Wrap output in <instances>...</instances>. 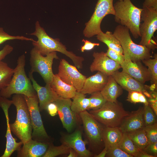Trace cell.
I'll list each match as a JSON object with an SVG mask.
<instances>
[{"mask_svg":"<svg viewBox=\"0 0 157 157\" xmlns=\"http://www.w3.org/2000/svg\"><path fill=\"white\" fill-rule=\"evenodd\" d=\"M108 76L97 72L95 74L86 78L80 92L85 94L101 92L107 83Z\"/></svg>","mask_w":157,"mask_h":157,"instance_id":"obj_22","label":"cell"},{"mask_svg":"<svg viewBox=\"0 0 157 157\" xmlns=\"http://www.w3.org/2000/svg\"><path fill=\"white\" fill-rule=\"evenodd\" d=\"M96 37L98 40L106 44L108 48L123 54V49L120 42L111 32L107 31L104 33L102 31L97 35Z\"/></svg>","mask_w":157,"mask_h":157,"instance_id":"obj_26","label":"cell"},{"mask_svg":"<svg viewBox=\"0 0 157 157\" xmlns=\"http://www.w3.org/2000/svg\"><path fill=\"white\" fill-rule=\"evenodd\" d=\"M71 109L76 114L88 110L89 105V98H86V95L81 92L76 91L74 96L72 98Z\"/></svg>","mask_w":157,"mask_h":157,"instance_id":"obj_27","label":"cell"},{"mask_svg":"<svg viewBox=\"0 0 157 157\" xmlns=\"http://www.w3.org/2000/svg\"><path fill=\"white\" fill-rule=\"evenodd\" d=\"M123 52L124 60L120 65L122 71L143 84L150 81L151 77L148 68L142 64L141 61H132L126 51L123 50Z\"/></svg>","mask_w":157,"mask_h":157,"instance_id":"obj_14","label":"cell"},{"mask_svg":"<svg viewBox=\"0 0 157 157\" xmlns=\"http://www.w3.org/2000/svg\"><path fill=\"white\" fill-rule=\"evenodd\" d=\"M82 130L78 127L72 133L62 135L61 142L74 150L79 157H91L92 153L86 148L87 142L83 140Z\"/></svg>","mask_w":157,"mask_h":157,"instance_id":"obj_16","label":"cell"},{"mask_svg":"<svg viewBox=\"0 0 157 157\" xmlns=\"http://www.w3.org/2000/svg\"><path fill=\"white\" fill-rule=\"evenodd\" d=\"M117 147L133 157H136L140 150L129 137L127 133H123L122 138Z\"/></svg>","mask_w":157,"mask_h":157,"instance_id":"obj_30","label":"cell"},{"mask_svg":"<svg viewBox=\"0 0 157 157\" xmlns=\"http://www.w3.org/2000/svg\"><path fill=\"white\" fill-rule=\"evenodd\" d=\"M22 40L30 41L34 40L23 36H12L6 33L2 27H0V45L9 40Z\"/></svg>","mask_w":157,"mask_h":157,"instance_id":"obj_36","label":"cell"},{"mask_svg":"<svg viewBox=\"0 0 157 157\" xmlns=\"http://www.w3.org/2000/svg\"><path fill=\"white\" fill-rule=\"evenodd\" d=\"M72 101L70 98L59 97L53 102L58 108V114L63 127L69 133L71 132L76 127L79 115L73 112L71 109Z\"/></svg>","mask_w":157,"mask_h":157,"instance_id":"obj_13","label":"cell"},{"mask_svg":"<svg viewBox=\"0 0 157 157\" xmlns=\"http://www.w3.org/2000/svg\"><path fill=\"white\" fill-rule=\"evenodd\" d=\"M122 89L127 91H135L142 93L147 97L150 94L146 90L145 86L137 81L127 73L118 70L114 72L111 75Z\"/></svg>","mask_w":157,"mask_h":157,"instance_id":"obj_19","label":"cell"},{"mask_svg":"<svg viewBox=\"0 0 157 157\" xmlns=\"http://www.w3.org/2000/svg\"><path fill=\"white\" fill-rule=\"evenodd\" d=\"M12 100L17 115L15 122L10 124V130L23 144L32 139L33 129L29 111L24 95L14 94Z\"/></svg>","mask_w":157,"mask_h":157,"instance_id":"obj_3","label":"cell"},{"mask_svg":"<svg viewBox=\"0 0 157 157\" xmlns=\"http://www.w3.org/2000/svg\"><path fill=\"white\" fill-rule=\"evenodd\" d=\"M89 98L90 104L88 110H95L101 107L107 101L104 98L101 92H97L91 94Z\"/></svg>","mask_w":157,"mask_h":157,"instance_id":"obj_33","label":"cell"},{"mask_svg":"<svg viewBox=\"0 0 157 157\" xmlns=\"http://www.w3.org/2000/svg\"><path fill=\"white\" fill-rule=\"evenodd\" d=\"M89 112L104 126L110 127H119L130 113L126 111L122 104L118 101H107L100 108L91 110Z\"/></svg>","mask_w":157,"mask_h":157,"instance_id":"obj_5","label":"cell"},{"mask_svg":"<svg viewBox=\"0 0 157 157\" xmlns=\"http://www.w3.org/2000/svg\"><path fill=\"white\" fill-rule=\"evenodd\" d=\"M30 113L33 132L32 139L40 142H51L44 126L40 113L37 95L32 97L24 96Z\"/></svg>","mask_w":157,"mask_h":157,"instance_id":"obj_11","label":"cell"},{"mask_svg":"<svg viewBox=\"0 0 157 157\" xmlns=\"http://www.w3.org/2000/svg\"><path fill=\"white\" fill-rule=\"evenodd\" d=\"M119 1H121V0H118Z\"/></svg>","mask_w":157,"mask_h":157,"instance_id":"obj_48","label":"cell"},{"mask_svg":"<svg viewBox=\"0 0 157 157\" xmlns=\"http://www.w3.org/2000/svg\"><path fill=\"white\" fill-rule=\"evenodd\" d=\"M67 156L68 157H78V155L76 152L74 150L70 148L69 151Z\"/></svg>","mask_w":157,"mask_h":157,"instance_id":"obj_47","label":"cell"},{"mask_svg":"<svg viewBox=\"0 0 157 157\" xmlns=\"http://www.w3.org/2000/svg\"><path fill=\"white\" fill-rule=\"evenodd\" d=\"M13 70L7 63L0 61V90L9 83L13 74Z\"/></svg>","mask_w":157,"mask_h":157,"instance_id":"obj_29","label":"cell"},{"mask_svg":"<svg viewBox=\"0 0 157 157\" xmlns=\"http://www.w3.org/2000/svg\"><path fill=\"white\" fill-rule=\"evenodd\" d=\"M82 41L84 42V45L81 47V50L82 52H84L85 51L90 50L92 49L95 46H99V43H93L85 39H83Z\"/></svg>","mask_w":157,"mask_h":157,"instance_id":"obj_41","label":"cell"},{"mask_svg":"<svg viewBox=\"0 0 157 157\" xmlns=\"http://www.w3.org/2000/svg\"><path fill=\"white\" fill-rule=\"evenodd\" d=\"M148 138L149 144L157 142V123L147 126L144 128Z\"/></svg>","mask_w":157,"mask_h":157,"instance_id":"obj_37","label":"cell"},{"mask_svg":"<svg viewBox=\"0 0 157 157\" xmlns=\"http://www.w3.org/2000/svg\"><path fill=\"white\" fill-rule=\"evenodd\" d=\"M113 33L120 42L123 50L127 52L132 61H141L152 57L150 49L133 41L129 30L126 27L119 25L116 27Z\"/></svg>","mask_w":157,"mask_h":157,"instance_id":"obj_6","label":"cell"},{"mask_svg":"<svg viewBox=\"0 0 157 157\" xmlns=\"http://www.w3.org/2000/svg\"><path fill=\"white\" fill-rule=\"evenodd\" d=\"M56 51L51 52L45 56L41 55L35 48L30 51V72L38 73L46 84H50L54 75L52 66L54 59H58Z\"/></svg>","mask_w":157,"mask_h":157,"instance_id":"obj_9","label":"cell"},{"mask_svg":"<svg viewBox=\"0 0 157 157\" xmlns=\"http://www.w3.org/2000/svg\"><path fill=\"white\" fill-rule=\"evenodd\" d=\"M35 31L30 35L35 36L38 40H34L32 44L43 56L54 51L60 52L68 57L73 62L74 66L78 69H81L83 67V62L84 58L82 56H76L72 51L67 50L65 45L60 41V39L53 38L49 36L46 33L44 28L42 27L38 21L35 23Z\"/></svg>","mask_w":157,"mask_h":157,"instance_id":"obj_1","label":"cell"},{"mask_svg":"<svg viewBox=\"0 0 157 157\" xmlns=\"http://www.w3.org/2000/svg\"><path fill=\"white\" fill-rule=\"evenodd\" d=\"M153 58H148L142 61V62L148 67L150 73L151 85L157 86V54L154 55Z\"/></svg>","mask_w":157,"mask_h":157,"instance_id":"obj_31","label":"cell"},{"mask_svg":"<svg viewBox=\"0 0 157 157\" xmlns=\"http://www.w3.org/2000/svg\"><path fill=\"white\" fill-rule=\"evenodd\" d=\"M144 107H140L126 116L119 128L123 133H129L145 127L143 117Z\"/></svg>","mask_w":157,"mask_h":157,"instance_id":"obj_20","label":"cell"},{"mask_svg":"<svg viewBox=\"0 0 157 157\" xmlns=\"http://www.w3.org/2000/svg\"><path fill=\"white\" fill-rule=\"evenodd\" d=\"M50 143L31 139L23 144L17 151L18 157H43L47 151Z\"/></svg>","mask_w":157,"mask_h":157,"instance_id":"obj_21","label":"cell"},{"mask_svg":"<svg viewBox=\"0 0 157 157\" xmlns=\"http://www.w3.org/2000/svg\"><path fill=\"white\" fill-rule=\"evenodd\" d=\"M127 134L129 137L140 150H143L149 144V141L144 128Z\"/></svg>","mask_w":157,"mask_h":157,"instance_id":"obj_28","label":"cell"},{"mask_svg":"<svg viewBox=\"0 0 157 157\" xmlns=\"http://www.w3.org/2000/svg\"><path fill=\"white\" fill-rule=\"evenodd\" d=\"M13 104L12 100L0 96V107L3 111L6 117L7 130L6 137V148L1 157H10L15 151H18L21 148L23 143L21 141L17 142L12 136L11 133L8 116V109Z\"/></svg>","mask_w":157,"mask_h":157,"instance_id":"obj_15","label":"cell"},{"mask_svg":"<svg viewBox=\"0 0 157 157\" xmlns=\"http://www.w3.org/2000/svg\"><path fill=\"white\" fill-rule=\"evenodd\" d=\"M143 7L151 8L157 10V0H144Z\"/></svg>","mask_w":157,"mask_h":157,"instance_id":"obj_44","label":"cell"},{"mask_svg":"<svg viewBox=\"0 0 157 157\" xmlns=\"http://www.w3.org/2000/svg\"><path fill=\"white\" fill-rule=\"evenodd\" d=\"M77 68L65 59H62L60 62L57 74L63 82L74 87L77 91L80 92L87 77L80 72Z\"/></svg>","mask_w":157,"mask_h":157,"instance_id":"obj_12","label":"cell"},{"mask_svg":"<svg viewBox=\"0 0 157 157\" xmlns=\"http://www.w3.org/2000/svg\"><path fill=\"white\" fill-rule=\"evenodd\" d=\"M156 115L149 104L144 105L143 117L145 126L152 125L157 122Z\"/></svg>","mask_w":157,"mask_h":157,"instance_id":"obj_34","label":"cell"},{"mask_svg":"<svg viewBox=\"0 0 157 157\" xmlns=\"http://www.w3.org/2000/svg\"><path fill=\"white\" fill-rule=\"evenodd\" d=\"M47 110L50 116L54 117L58 114V108L54 102L49 104L47 106Z\"/></svg>","mask_w":157,"mask_h":157,"instance_id":"obj_43","label":"cell"},{"mask_svg":"<svg viewBox=\"0 0 157 157\" xmlns=\"http://www.w3.org/2000/svg\"><path fill=\"white\" fill-rule=\"evenodd\" d=\"M128 92L126 101L134 104L141 103L144 104V105L149 104L145 96L142 93L135 91H129Z\"/></svg>","mask_w":157,"mask_h":157,"instance_id":"obj_35","label":"cell"},{"mask_svg":"<svg viewBox=\"0 0 157 157\" xmlns=\"http://www.w3.org/2000/svg\"><path fill=\"white\" fill-rule=\"evenodd\" d=\"M50 85L59 97L64 98H72L77 91L74 87L63 82L57 74H54Z\"/></svg>","mask_w":157,"mask_h":157,"instance_id":"obj_23","label":"cell"},{"mask_svg":"<svg viewBox=\"0 0 157 157\" xmlns=\"http://www.w3.org/2000/svg\"><path fill=\"white\" fill-rule=\"evenodd\" d=\"M123 133L119 127L104 126L103 132V138L104 147L108 149L117 146Z\"/></svg>","mask_w":157,"mask_h":157,"instance_id":"obj_25","label":"cell"},{"mask_svg":"<svg viewBox=\"0 0 157 157\" xmlns=\"http://www.w3.org/2000/svg\"><path fill=\"white\" fill-rule=\"evenodd\" d=\"M105 53L109 58L120 65L124 60V54H121L110 48H108Z\"/></svg>","mask_w":157,"mask_h":157,"instance_id":"obj_39","label":"cell"},{"mask_svg":"<svg viewBox=\"0 0 157 157\" xmlns=\"http://www.w3.org/2000/svg\"><path fill=\"white\" fill-rule=\"evenodd\" d=\"M70 148L62 144L59 146H55L52 142L49 143L48 149L43 157H55L59 155L68 154Z\"/></svg>","mask_w":157,"mask_h":157,"instance_id":"obj_32","label":"cell"},{"mask_svg":"<svg viewBox=\"0 0 157 157\" xmlns=\"http://www.w3.org/2000/svg\"><path fill=\"white\" fill-rule=\"evenodd\" d=\"M33 73L29 72V78L32 82L39 100L40 111L47 110L48 105L56 101L59 96L53 90L50 84H46L45 86L40 85L34 78Z\"/></svg>","mask_w":157,"mask_h":157,"instance_id":"obj_18","label":"cell"},{"mask_svg":"<svg viewBox=\"0 0 157 157\" xmlns=\"http://www.w3.org/2000/svg\"><path fill=\"white\" fill-rule=\"evenodd\" d=\"M136 157H154V156L150 155L143 150H140Z\"/></svg>","mask_w":157,"mask_h":157,"instance_id":"obj_45","label":"cell"},{"mask_svg":"<svg viewBox=\"0 0 157 157\" xmlns=\"http://www.w3.org/2000/svg\"><path fill=\"white\" fill-rule=\"evenodd\" d=\"M106 156L108 157H133L125 152L117 146L108 148Z\"/></svg>","mask_w":157,"mask_h":157,"instance_id":"obj_38","label":"cell"},{"mask_svg":"<svg viewBox=\"0 0 157 157\" xmlns=\"http://www.w3.org/2000/svg\"><path fill=\"white\" fill-rule=\"evenodd\" d=\"M92 56L94 59L90 67L92 72H100L109 76L121 68L120 65L109 58L103 51L94 52Z\"/></svg>","mask_w":157,"mask_h":157,"instance_id":"obj_17","label":"cell"},{"mask_svg":"<svg viewBox=\"0 0 157 157\" xmlns=\"http://www.w3.org/2000/svg\"><path fill=\"white\" fill-rule=\"evenodd\" d=\"M113 6L115 21L127 27L135 38L140 37L139 28L142 8L136 7L131 0H118Z\"/></svg>","mask_w":157,"mask_h":157,"instance_id":"obj_4","label":"cell"},{"mask_svg":"<svg viewBox=\"0 0 157 157\" xmlns=\"http://www.w3.org/2000/svg\"><path fill=\"white\" fill-rule=\"evenodd\" d=\"M25 65V56L22 54L17 60V66L14 69L13 74L9 83L0 90V96L8 99L15 94H21L28 97L37 95L30 78L26 74Z\"/></svg>","mask_w":157,"mask_h":157,"instance_id":"obj_2","label":"cell"},{"mask_svg":"<svg viewBox=\"0 0 157 157\" xmlns=\"http://www.w3.org/2000/svg\"><path fill=\"white\" fill-rule=\"evenodd\" d=\"M113 0H98L94 11L89 20L85 23L83 33L90 38L102 31L101 24L104 18L108 15H115Z\"/></svg>","mask_w":157,"mask_h":157,"instance_id":"obj_8","label":"cell"},{"mask_svg":"<svg viewBox=\"0 0 157 157\" xmlns=\"http://www.w3.org/2000/svg\"><path fill=\"white\" fill-rule=\"evenodd\" d=\"M108 148L104 147V149L99 153L98 154L95 155L94 157H104L106 156Z\"/></svg>","mask_w":157,"mask_h":157,"instance_id":"obj_46","label":"cell"},{"mask_svg":"<svg viewBox=\"0 0 157 157\" xmlns=\"http://www.w3.org/2000/svg\"><path fill=\"white\" fill-rule=\"evenodd\" d=\"M83 129L87 139L86 142L92 150H96L104 146L103 138L104 127L86 110L79 114Z\"/></svg>","mask_w":157,"mask_h":157,"instance_id":"obj_10","label":"cell"},{"mask_svg":"<svg viewBox=\"0 0 157 157\" xmlns=\"http://www.w3.org/2000/svg\"><path fill=\"white\" fill-rule=\"evenodd\" d=\"M139 31L141 39L139 44L154 50L157 48L156 42L152 39L157 30V10L143 7L142 11Z\"/></svg>","mask_w":157,"mask_h":157,"instance_id":"obj_7","label":"cell"},{"mask_svg":"<svg viewBox=\"0 0 157 157\" xmlns=\"http://www.w3.org/2000/svg\"><path fill=\"white\" fill-rule=\"evenodd\" d=\"M143 150L154 157H157V142L149 144Z\"/></svg>","mask_w":157,"mask_h":157,"instance_id":"obj_40","label":"cell"},{"mask_svg":"<svg viewBox=\"0 0 157 157\" xmlns=\"http://www.w3.org/2000/svg\"><path fill=\"white\" fill-rule=\"evenodd\" d=\"M123 89L111 75L109 76L107 82L101 92L107 101H117V98L123 93Z\"/></svg>","mask_w":157,"mask_h":157,"instance_id":"obj_24","label":"cell"},{"mask_svg":"<svg viewBox=\"0 0 157 157\" xmlns=\"http://www.w3.org/2000/svg\"><path fill=\"white\" fill-rule=\"evenodd\" d=\"M13 48L9 44H6L0 50V61L3 59L13 51Z\"/></svg>","mask_w":157,"mask_h":157,"instance_id":"obj_42","label":"cell"}]
</instances>
